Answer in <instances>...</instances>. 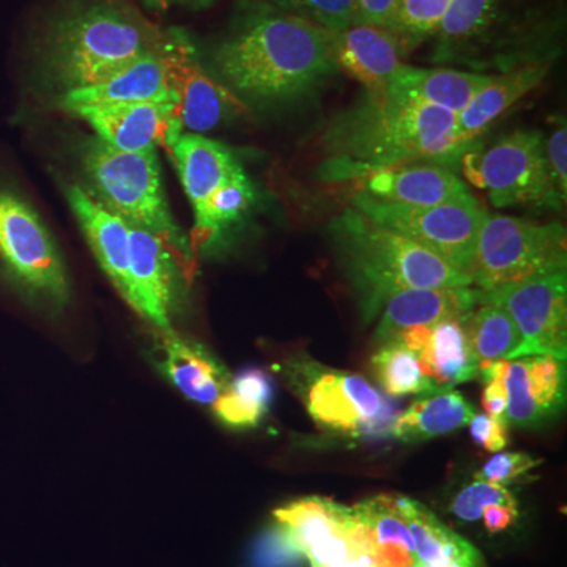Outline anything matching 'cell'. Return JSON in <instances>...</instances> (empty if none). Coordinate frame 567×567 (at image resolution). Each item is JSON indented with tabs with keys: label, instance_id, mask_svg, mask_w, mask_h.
Wrapping results in <instances>:
<instances>
[{
	"label": "cell",
	"instance_id": "cell-1",
	"mask_svg": "<svg viewBox=\"0 0 567 567\" xmlns=\"http://www.w3.org/2000/svg\"><path fill=\"white\" fill-rule=\"evenodd\" d=\"M328 175L334 181L364 175L406 163L451 167L461 162L466 145L458 136L457 115L385 87L363 99L328 125L323 134Z\"/></svg>",
	"mask_w": 567,
	"mask_h": 567
},
{
	"label": "cell",
	"instance_id": "cell-2",
	"mask_svg": "<svg viewBox=\"0 0 567 567\" xmlns=\"http://www.w3.org/2000/svg\"><path fill=\"white\" fill-rule=\"evenodd\" d=\"M213 62L229 91L256 103L297 99L339 71L333 32L262 0L248 7Z\"/></svg>",
	"mask_w": 567,
	"mask_h": 567
},
{
	"label": "cell",
	"instance_id": "cell-3",
	"mask_svg": "<svg viewBox=\"0 0 567 567\" xmlns=\"http://www.w3.org/2000/svg\"><path fill=\"white\" fill-rule=\"evenodd\" d=\"M163 41V32L121 0H76L44 33L41 71L62 95L106 81Z\"/></svg>",
	"mask_w": 567,
	"mask_h": 567
},
{
	"label": "cell",
	"instance_id": "cell-4",
	"mask_svg": "<svg viewBox=\"0 0 567 567\" xmlns=\"http://www.w3.org/2000/svg\"><path fill=\"white\" fill-rule=\"evenodd\" d=\"M331 233L365 319H374L388 298L409 289L472 286V279L434 252L349 208Z\"/></svg>",
	"mask_w": 567,
	"mask_h": 567
},
{
	"label": "cell",
	"instance_id": "cell-5",
	"mask_svg": "<svg viewBox=\"0 0 567 567\" xmlns=\"http://www.w3.org/2000/svg\"><path fill=\"white\" fill-rule=\"evenodd\" d=\"M81 163L87 192L130 226L158 237L192 278V241L183 235L171 213L156 151L122 152L95 136L82 147Z\"/></svg>",
	"mask_w": 567,
	"mask_h": 567
},
{
	"label": "cell",
	"instance_id": "cell-6",
	"mask_svg": "<svg viewBox=\"0 0 567 567\" xmlns=\"http://www.w3.org/2000/svg\"><path fill=\"white\" fill-rule=\"evenodd\" d=\"M0 281L41 311L62 315L69 308L62 254L39 212L9 185H0Z\"/></svg>",
	"mask_w": 567,
	"mask_h": 567
},
{
	"label": "cell",
	"instance_id": "cell-7",
	"mask_svg": "<svg viewBox=\"0 0 567 567\" xmlns=\"http://www.w3.org/2000/svg\"><path fill=\"white\" fill-rule=\"evenodd\" d=\"M566 229L561 224L487 213L477 235L470 278L481 292H495L513 284L566 271Z\"/></svg>",
	"mask_w": 567,
	"mask_h": 567
},
{
	"label": "cell",
	"instance_id": "cell-8",
	"mask_svg": "<svg viewBox=\"0 0 567 567\" xmlns=\"http://www.w3.org/2000/svg\"><path fill=\"white\" fill-rule=\"evenodd\" d=\"M353 208L379 226L424 246L468 278L472 275L477 235L487 215L472 193L432 207L385 203L358 193Z\"/></svg>",
	"mask_w": 567,
	"mask_h": 567
},
{
	"label": "cell",
	"instance_id": "cell-9",
	"mask_svg": "<svg viewBox=\"0 0 567 567\" xmlns=\"http://www.w3.org/2000/svg\"><path fill=\"white\" fill-rule=\"evenodd\" d=\"M461 162L465 177L477 188L486 189L495 207H561L548 175L544 137L539 132L520 130L486 152L465 153Z\"/></svg>",
	"mask_w": 567,
	"mask_h": 567
},
{
	"label": "cell",
	"instance_id": "cell-10",
	"mask_svg": "<svg viewBox=\"0 0 567 567\" xmlns=\"http://www.w3.org/2000/svg\"><path fill=\"white\" fill-rule=\"evenodd\" d=\"M481 300L502 306L513 317L522 338L514 360L535 354H551L566 361V271L513 284L495 292H481Z\"/></svg>",
	"mask_w": 567,
	"mask_h": 567
},
{
	"label": "cell",
	"instance_id": "cell-11",
	"mask_svg": "<svg viewBox=\"0 0 567 567\" xmlns=\"http://www.w3.org/2000/svg\"><path fill=\"white\" fill-rule=\"evenodd\" d=\"M305 379L306 409L324 431L360 436L372 434L390 420L385 398L361 375L306 365Z\"/></svg>",
	"mask_w": 567,
	"mask_h": 567
},
{
	"label": "cell",
	"instance_id": "cell-12",
	"mask_svg": "<svg viewBox=\"0 0 567 567\" xmlns=\"http://www.w3.org/2000/svg\"><path fill=\"white\" fill-rule=\"evenodd\" d=\"M130 240L128 305L156 333L173 331L188 275L155 235L130 226Z\"/></svg>",
	"mask_w": 567,
	"mask_h": 567
},
{
	"label": "cell",
	"instance_id": "cell-13",
	"mask_svg": "<svg viewBox=\"0 0 567 567\" xmlns=\"http://www.w3.org/2000/svg\"><path fill=\"white\" fill-rule=\"evenodd\" d=\"M289 543L312 567H330L368 551L354 532L353 507L309 496L275 511Z\"/></svg>",
	"mask_w": 567,
	"mask_h": 567
},
{
	"label": "cell",
	"instance_id": "cell-14",
	"mask_svg": "<svg viewBox=\"0 0 567 567\" xmlns=\"http://www.w3.org/2000/svg\"><path fill=\"white\" fill-rule=\"evenodd\" d=\"M164 55L182 128L194 134L212 132L227 115L244 110L234 92L203 69L185 32H164Z\"/></svg>",
	"mask_w": 567,
	"mask_h": 567
},
{
	"label": "cell",
	"instance_id": "cell-15",
	"mask_svg": "<svg viewBox=\"0 0 567 567\" xmlns=\"http://www.w3.org/2000/svg\"><path fill=\"white\" fill-rule=\"evenodd\" d=\"M92 126L96 137L117 151L144 153L171 144L182 134L175 100L102 104L66 111Z\"/></svg>",
	"mask_w": 567,
	"mask_h": 567
},
{
	"label": "cell",
	"instance_id": "cell-16",
	"mask_svg": "<svg viewBox=\"0 0 567 567\" xmlns=\"http://www.w3.org/2000/svg\"><path fill=\"white\" fill-rule=\"evenodd\" d=\"M155 341L156 364L189 401L212 406L226 393L233 375L207 347L177 330L155 331Z\"/></svg>",
	"mask_w": 567,
	"mask_h": 567
},
{
	"label": "cell",
	"instance_id": "cell-17",
	"mask_svg": "<svg viewBox=\"0 0 567 567\" xmlns=\"http://www.w3.org/2000/svg\"><path fill=\"white\" fill-rule=\"evenodd\" d=\"M360 193L385 203L432 207L470 193L451 167L435 163H406L360 178Z\"/></svg>",
	"mask_w": 567,
	"mask_h": 567
},
{
	"label": "cell",
	"instance_id": "cell-18",
	"mask_svg": "<svg viewBox=\"0 0 567 567\" xmlns=\"http://www.w3.org/2000/svg\"><path fill=\"white\" fill-rule=\"evenodd\" d=\"M71 210L80 223L96 262L123 300H130V224L107 210L84 186L69 189Z\"/></svg>",
	"mask_w": 567,
	"mask_h": 567
},
{
	"label": "cell",
	"instance_id": "cell-19",
	"mask_svg": "<svg viewBox=\"0 0 567 567\" xmlns=\"http://www.w3.org/2000/svg\"><path fill=\"white\" fill-rule=\"evenodd\" d=\"M175 100L169 66L164 55V41L158 50L142 55L132 65L118 71L100 84L62 93L59 104L63 111L80 106L167 102Z\"/></svg>",
	"mask_w": 567,
	"mask_h": 567
},
{
	"label": "cell",
	"instance_id": "cell-20",
	"mask_svg": "<svg viewBox=\"0 0 567 567\" xmlns=\"http://www.w3.org/2000/svg\"><path fill=\"white\" fill-rule=\"evenodd\" d=\"M480 301L481 292L472 286L409 289L395 293L383 305L375 341L383 344L412 328H432L443 320L464 317Z\"/></svg>",
	"mask_w": 567,
	"mask_h": 567
},
{
	"label": "cell",
	"instance_id": "cell-21",
	"mask_svg": "<svg viewBox=\"0 0 567 567\" xmlns=\"http://www.w3.org/2000/svg\"><path fill=\"white\" fill-rule=\"evenodd\" d=\"M401 43L394 33L375 25H350L334 33V58L339 70L360 82L369 91L386 87L388 82L401 69Z\"/></svg>",
	"mask_w": 567,
	"mask_h": 567
},
{
	"label": "cell",
	"instance_id": "cell-22",
	"mask_svg": "<svg viewBox=\"0 0 567 567\" xmlns=\"http://www.w3.org/2000/svg\"><path fill=\"white\" fill-rule=\"evenodd\" d=\"M167 148L173 155L194 215L203 210L219 186L241 167L226 145L207 140L203 134L182 133Z\"/></svg>",
	"mask_w": 567,
	"mask_h": 567
},
{
	"label": "cell",
	"instance_id": "cell-23",
	"mask_svg": "<svg viewBox=\"0 0 567 567\" xmlns=\"http://www.w3.org/2000/svg\"><path fill=\"white\" fill-rule=\"evenodd\" d=\"M494 76L450 69H417L405 65L395 71L386 91L458 115L473 96L486 87Z\"/></svg>",
	"mask_w": 567,
	"mask_h": 567
},
{
	"label": "cell",
	"instance_id": "cell-24",
	"mask_svg": "<svg viewBox=\"0 0 567 567\" xmlns=\"http://www.w3.org/2000/svg\"><path fill=\"white\" fill-rule=\"evenodd\" d=\"M547 65H528L492 78L486 87L481 89L468 106L457 115L461 140L466 145H473L499 115L536 89L547 76Z\"/></svg>",
	"mask_w": 567,
	"mask_h": 567
},
{
	"label": "cell",
	"instance_id": "cell-25",
	"mask_svg": "<svg viewBox=\"0 0 567 567\" xmlns=\"http://www.w3.org/2000/svg\"><path fill=\"white\" fill-rule=\"evenodd\" d=\"M395 502L412 533L421 567H443L451 563L476 567L480 557L475 547L446 528L427 507L405 496H395Z\"/></svg>",
	"mask_w": 567,
	"mask_h": 567
},
{
	"label": "cell",
	"instance_id": "cell-26",
	"mask_svg": "<svg viewBox=\"0 0 567 567\" xmlns=\"http://www.w3.org/2000/svg\"><path fill=\"white\" fill-rule=\"evenodd\" d=\"M421 371L440 388L470 382L477 375V361L466 339L462 317L431 328V338L420 354Z\"/></svg>",
	"mask_w": 567,
	"mask_h": 567
},
{
	"label": "cell",
	"instance_id": "cell-27",
	"mask_svg": "<svg viewBox=\"0 0 567 567\" xmlns=\"http://www.w3.org/2000/svg\"><path fill=\"white\" fill-rule=\"evenodd\" d=\"M475 409L464 395L445 388L413 402V405L395 420L393 434L402 442H421L450 434L468 425Z\"/></svg>",
	"mask_w": 567,
	"mask_h": 567
},
{
	"label": "cell",
	"instance_id": "cell-28",
	"mask_svg": "<svg viewBox=\"0 0 567 567\" xmlns=\"http://www.w3.org/2000/svg\"><path fill=\"white\" fill-rule=\"evenodd\" d=\"M274 394V382L267 372L257 368L245 369L233 377L226 393L212 405L213 413L227 427H257L267 416Z\"/></svg>",
	"mask_w": 567,
	"mask_h": 567
},
{
	"label": "cell",
	"instance_id": "cell-29",
	"mask_svg": "<svg viewBox=\"0 0 567 567\" xmlns=\"http://www.w3.org/2000/svg\"><path fill=\"white\" fill-rule=\"evenodd\" d=\"M464 330L477 365L498 360H514L522 344L513 317L502 306L481 300L462 317Z\"/></svg>",
	"mask_w": 567,
	"mask_h": 567
},
{
	"label": "cell",
	"instance_id": "cell-30",
	"mask_svg": "<svg viewBox=\"0 0 567 567\" xmlns=\"http://www.w3.org/2000/svg\"><path fill=\"white\" fill-rule=\"evenodd\" d=\"M254 186L244 167L235 171L233 177L219 186L208 203L196 213L192 248L207 249L219 240L227 227L237 223L254 204Z\"/></svg>",
	"mask_w": 567,
	"mask_h": 567
},
{
	"label": "cell",
	"instance_id": "cell-31",
	"mask_svg": "<svg viewBox=\"0 0 567 567\" xmlns=\"http://www.w3.org/2000/svg\"><path fill=\"white\" fill-rule=\"evenodd\" d=\"M372 372L380 385L388 394H432L435 391L445 390L432 382L421 371L416 353L406 349L401 339L380 344L379 352L371 360Z\"/></svg>",
	"mask_w": 567,
	"mask_h": 567
},
{
	"label": "cell",
	"instance_id": "cell-32",
	"mask_svg": "<svg viewBox=\"0 0 567 567\" xmlns=\"http://www.w3.org/2000/svg\"><path fill=\"white\" fill-rule=\"evenodd\" d=\"M496 10L498 0H450L434 33L440 50L447 52L483 35L495 20Z\"/></svg>",
	"mask_w": 567,
	"mask_h": 567
},
{
	"label": "cell",
	"instance_id": "cell-33",
	"mask_svg": "<svg viewBox=\"0 0 567 567\" xmlns=\"http://www.w3.org/2000/svg\"><path fill=\"white\" fill-rule=\"evenodd\" d=\"M529 390L544 420L558 415L566 402V361L551 354L525 357Z\"/></svg>",
	"mask_w": 567,
	"mask_h": 567
},
{
	"label": "cell",
	"instance_id": "cell-34",
	"mask_svg": "<svg viewBox=\"0 0 567 567\" xmlns=\"http://www.w3.org/2000/svg\"><path fill=\"white\" fill-rule=\"evenodd\" d=\"M447 6L450 0H402L394 33L402 50H412L427 37L434 35Z\"/></svg>",
	"mask_w": 567,
	"mask_h": 567
},
{
	"label": "cell",
	"instance_id": "cell-35",
	"mask_svg": "<svg viewBox=\"0 0 567 567\" xmlns=\"http://www.w3.org/2000/svg\"><path fill=\"white\" fill-rule=\"evenodd\" d=\"M268 6L322 25L338 33L357 24L354 0H262Z\"/></svg>",
	"mask_w": 567,
	"mask_h": 567
},
{
	"label": "cell",
	"instance_id": "cell-36",
	"mask_svg": "<svg viewBox=\"0 0 567 567\" xmlns=\"http://www.w3.org/2000/svg\"><path fill=\"white\" fill-rule=\"evenodd\" d=\"M507 394L506 421L517 427H533L544 420L529 390L525 357L509 360L505 375Z\"/></svg>",
	"mask_w": 567,
	"mask_h": 567
},
{
	"label": "cell",
	"instance_id": "cell-37",
	"mask_svg": "<svg viewBox=\"0 0 567 567\" xmlns=\"http://www.w3.org/2000/svg\"><path fill=\"white\" fill-rule=\"evenodd\" d=\"M492 505L517 506V499L505 486L488 481H476L456 496L453 513L462 520L475 522L483 517V511Z\"/></svg>",
	"mask_w": 567,
	"mask_h": 567
},
{
	"label": "cell",
	"instance_id": "cell-38",
	"mask_svg": "<svg viewBox=\"0 0 567 567\" xmlns=\"http://www.w3.org/2000/svg\"><path fill=\"white\" fill-rule=\"evenodd\" d=\"M539 464H543V458H535L529 456V454H496L476 473V477L480 481H488V483L499 484V486H507V484L516 483V481L527 476L529 470L536 468Z\"/></svg>",
	"mask_w": 567,
	"mask_h": 567
},
{
	"label": "cell",
	"instance_id": "cell-39",
	"mask_svg": "<svg viewBox=\"0 0 567 567\" xmlns=\"http://www.w3.org/2000/svg\"><path fill=\"white\" fill-rule=\"evenodd\" d=\"M544 152H546L547 169L554 192L565 204L567 194V126L565 121L559 122L550 137L544 141Z\"/></svg>",
	"mask_w": 567,
	"mask_h": 567
},
{
	"label": "cell",
	"instance_id": "cell-40",
	"mask_svg": "<svg viewBox=\"0 0 567 567\" xmlns=\"http://www.w3.org/2000/svg\"><path fill=\"white\" fill-rule=\"evenodd\" d=\"M468 425L473 440L488 453H498L509 442L505 417L475 415Z\"/></svg>",
	"mask_w": 567,
	"mask_h": 567
},
{
	"label": "cell",
	"instance_id": "cell-41",
	"mask_svg": "<svg viewBox=\"0 0 567 567\" xmlns=\"http://www.w3.org/2000/svg\"><path fill=\"white\" fill-rule=\"evenodd\" d=\"M402 0H354L358 22L395 33Z\"/></svg>",
	"mask_w": 567,
	"mask_h": 567
},
{
	"label": "cell",
	"instance_id": "cell-42",
	"mask_svg": "<svg viewBox=\"0 0 567 567\" xmlns=\"http://www.w3.org/2000/svg\"><path fill=\"white\" fill-rule=\"evenodd\" d=\"M518 516L517 506L492 505L483 511L484 524L488 533L502 532L513 525Z\"/></svg>",
	"mask_w": 567,
	"mask_h": 567
},
{
	"label": "cell",
	"instance_id": "cell-43",
	"mask_svg": "<svg viewBox=\"0 0 567 567\" xmlns=\"http://www.w3.org/2000/svg\"><path fill=\"white\" fill-rule=\"evenodd\" d=\"M330 567H375V565L371 554H368V551H360V554L353 555L352 558L346 559V561Z\"/></svg>",
	"mask_w": 567,
	"mask_h": 567
},
{
	"label": "cell",
	"instance_id": "cell-44",
	"mask_svg": "<svg viewBox=\"0 0 567 567\" xmlns=\"http://www.w3.org/2000/svg\"><path fill=\"white\" fill-rule=\"evenodd\" d=\"M166 2L181 3V6L193 7V9H204L210 6L213 0H166Z\"/></svg>",
	"mask_w": 567,
	"mask_h": 567
},
{
	"label": "cell",
	"instance_id": "cell-45",
	"mask_svg": "<svg viewBox=\"0 0 567 567\" xmlns=\"http://www.w3.org/2000/svg\"><path fill=\"white\" fill-rule=\"evenodd\" d=\"M443 567H468V566L457 565V563H451V565H446V566H443Z\"/></svg>",
	"mask_w": 567,
	"mask_h": 567
}]
</instances>
